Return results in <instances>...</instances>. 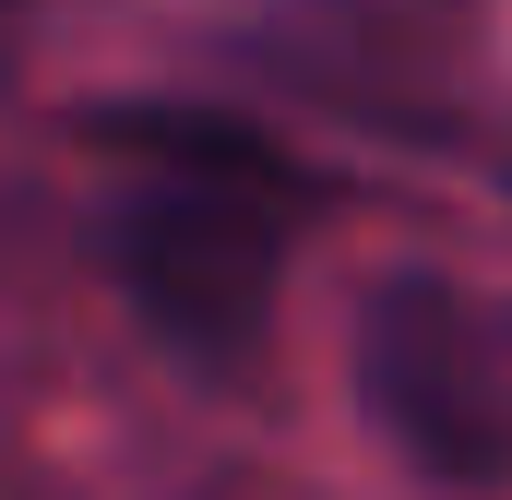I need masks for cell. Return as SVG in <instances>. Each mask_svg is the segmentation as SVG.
I'll return each instance as SVG.
<instances>
[{
	"mask_svg": "<svg viewBox=\"0 0 512 500\" xmlns=\"http://www.w3.org/2000/svg\"><path fill=\"white\" fill-rule=\"evenodd\" d=\"M96 203V250H108V286L143 310L155 346H179L191 370H239L286 298V250H298V203L310 179L239 120H203V108H143Z\"/></svg>",
	"mask_w": 512,
	"mask_h": 500,
	"instance_id": "cell-1",
	"label": "cell"
},
{
	"mask_svg": "<svg viewBox=\"0 0 512 500\" xmlns=\"http://www.w3.org/2000/svg\"><path fill=\"white\" fill-rule=\"evenodd\" d=\"M358 405L429 489H512V298L382 274L358 298Z\"/></svg>",
	"mask_w": 512,
	"mask_h": 500,
	"instance_id": "cell-2",
	"label": "cell"
},
{
	"mask_svg": "<svg viewBox=\"0 0 512 500\" xmlns=\"http://www.w3.org/2000/svg\"><path fill=\"white\" fill-rule=\"evenodd\" d=\"M191 500H298V489H274V477H215V489H191Z\"/></svg>",
	"mask_w": 512,
	"mask_h": 500,
	"instance_id": "cell-3",
	"label": "cell"
}]
</instances>
